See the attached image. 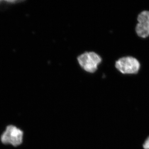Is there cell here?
Here are the masks:
<instances>
[{
  "label": "cell",
  "instance_id": "6da1fadb",
  "mask_svg": "<svg viewBox=\"0 0 149 149\" xmlns=\"http://www.w3.org/2000/svg\"><path fill=\"white\" fill-rule=\"evenodd\" d=\"M116 69L123 74H136L141 68L139 61L133 56L123 57L116 61Z\"/></svg>",
  "mask_w": 149,
  "mask_h": 149
},
{
  "label": "cell",
  "instance_id": "7a4b0ae2",
  "mask_svg": "<svg viewBox=\"0 0 149 149\" xmlns=\"http://www.w3.org/2000/svg\"><path fill=\"white\" fill-rule=\"evenodd\" d=\"M77 60L82 68L91 73L95 72L98 66L102 62L100 56L93 52L82 54L78 57Z\"/></svg>",
  "mask_w": 149,
  "mask_h": 149
},
{
  "label": "cell",
  "instance_id": "3957f363",
  "mask_svg": "<svg viewBox=\"0 0 149 149\" xmlns=\"http://www.w3.org/2000/svg\"><path fill=\"white\" fill-rule=\"evenodd\" d=\"M23 136V132L20 129L13 125H9L1 136V141L3 144H10L16 147L22 143Z\"/></svg>",
  "mask_w": 149,
  "mask_h": 149
},
{
  "label": "cell",
  "instance_id": "277c9868",
  "mask_svg": "<svg viewBox=\"0 0 149 149\" xmlns=\"http://www.w3.org/2000/svg\"><path fill=\"white\" fill-rule=\"evenodd\" d=\"M137 21L136 31L138 36L143 39L149 37V11L141 12L137 17Z\"/></svg>",
  "mask_w": 149,
  "mask_h": 149
},
{
  "label": "cell",
  "instance_id": "5b68a950",
  "mask_svg": "<svg viewBox=\"0 0 149 149\" xmlns=\"http://www.w3.org/2000/svg\"><path fill=\"white\" fill-rule=\"evenodd\" d=\"M143 148L144 149H149V136L143 144Z\"/></svg>",
  "mask_w": 149,
  "mask_h": 149
}]
</instances>
